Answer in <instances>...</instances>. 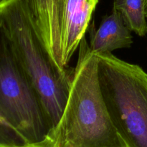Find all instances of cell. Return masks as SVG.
<instances>
[{
	"label": "cell",
	"mask_w": 147,
	"mask_h": 147,
	"mask_svg": "<svg viewBox=\"0 0 147 147\" xmlns=\"http://www.w3.org/2000/svg\"><path fill=\"white\" fill-rule=\"evenodd\" d=\"M25 147H127L106 109L98 58L86 36L79 45L71 88L60 121L42 142Z\"/></svg>",
	"instance_id": "cell-1"
},
{
	"label": "cell",
	"mask_w": 147,
	"mask_h": 147,
	"mask_svg": "<svg viewBox=\"0 0 147 147\" xmlns=\"http://www.w3.org/2000/svg\"><path fill=\"white\" fill-rule=\"evenodd\" d=\"M0 28L38 93L53 129L65 107L75 68L63 70L53 60L22 0H0Z\"/></svg>",
	"instance_id": "cell-2"
},
{
	"label": "cell",
	"mask_w": 147,
	"mask_h": 147,
	"mask_svg": "<svg viewBox=\"0 0 147 147\" xmlns=\"http://www.w3.org/2000/svg\"><path fill=\"white\" fill-rule=\"evenodd\" d=\"M100 91L127 147H147V73L111 53L96 54Z\"/></svg>",
	"instance_id": "cell-3"
},
{
	"label": "cell",
	"mask_w": 147,
	"mask_h": 147,
	"mask_svg": "<svg viewBox=\"0 0 147 147\" xmlns=\"http://www.w3.org/2000/svg\"><path fill=\"white\" fill-rule=\"evenodd\" d=\"M0 108L29 144L42 142L52 126L42 100L0 28Z\"/></svg>",
	"instance_id": "cell-4"
},
{
	"label": "cell",
	"mask_w": 147,
	"mask_h": 147,
	"mask_svg": "<svg viewBox=\"0 0 147 147\" xmlns=\"http://www.w3.org/2000/svg\"><path fill=\"white\" fill-rule=\"evenodd\" d=\"M59 24L62 65L68 67L73 54L90 25L99 0H54Z\"/></svg>",
	"instance_id": "cell-5"
},
{
	"label": "cell",
	"mask_w": 147,
	"mask_h": 147,
	"mask_svg": "<svg viewBox=\"0 0 147 147\" xmlns=\"http://www.w3.org/2000/svg\"><path fill=\"white\" fill-rule=\"evenodd\" d=\"M46 50L63 70L60 34L54 0H22Z\"/></svg>",
	"instance_id": "cell-6"
},
{
	"label": "cell",
	"mask_w": 147,
	"mask_h": 147,
	"mask_svg": "<svg viewBox=\"0 0 147 147\" xmlns=\"http://www.w3.org/2000/svg\"><path fill=\"white\" fill-rule=\"evenodd\" d=\"M89 47L95 54L111 53L117 49L129 48L133 44L131 31L126 27L121 14L113 10L102 19L100 26L95 30L94 24L89 27Z\"/></svg>",
	"instance_id": "cell-7"
},
{
	"label": "cell",
	"mask_w": 147,
	"mask_h": 147,
	"mask_svg": "<svg viewBox=\"0 0 147 147\" xmlns=\"http://www.w3.org/2000/svg\"><path fill=\"white\" fill-rule=\"evenodd\" d=\"M113 10L121 16L126 27L139 37L147 34L144 0H115Z\"/></svg>",
	"instance_id": "cell-8"
},
{
	"label": "cell",
	"mask_w": 147,
	"mask_h": 147,
	"mask_svg": "<svg viewBox=\"0 0 147 147\" xmlns=\"http://www.w3.org/2000/svg\"><path fill=\"white\" fill-rule=\"evenodd\" d=\"M27 144L0 108V147H25Z\"/></svg>",
	"instance_id": "cell-9"
},
{
	"label": "cell",
	"mask_w": 147,
	"mask_h": 147,
	"mask_svg": "<svg viewBox=\"0 0 147 147\" xmlns=\"http://www.w3.org/2000/svg\"><path fill=\"white\" fill-rule=\"evenodd\" d=\"M144 5H145V14H146V17L147 20V0H144Z\"/></svg>",
	"instance_id": "cell-10"
}]
</instances>
